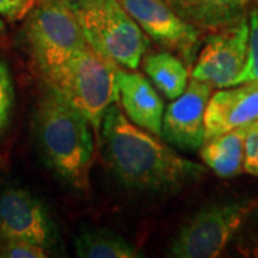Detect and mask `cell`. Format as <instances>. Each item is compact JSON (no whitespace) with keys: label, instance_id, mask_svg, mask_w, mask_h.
Returning <instances> with one entry per match:
<instances>
[{"label":"cell","instance_id":"cell-6","mask_svg":"<svg viewBox=\"0 0 258 258\" xmlns=\"http://www.w3.org/2000/svg\"><path fill=\"white\" fill-rule=\"evenodd\" d=\"M255 201L232 198L214 201L201 207L181 225L169 245V255L176 258H214L221 255Z\"/></svg>","mask_w":258,"mask_h":258},{"label":"cell","instance_id":"cell-13","mask_svg":"<svg viewBox=\"0 0 258 258\" xmlns=\"http://www.w3.org/2000/svg\"><path fill=\"white\" fill-rule=\"evenodd\" d=\"M179 18L201 32H215L248 18L257 0H165Z\"/></svg>","mask_w":258,"mask_h":258},{"label":"cell","instance_id":"cell-20","mask_svg":"<svg viewBox=\"0 0 258 258\" xmlns=\"http://www.w3.org/2000/svg\"><path fill=\"white\" fill-rule=\"evenodd\" d=\"M244 171L258 178V122L247 129L244 141Z\"/></svg>","mask_w":258,"mask_h":258},{"label":"cell","instance_id":"cell-17","mask_svg":"<svg viewBox=\"0 0 258 258\" xmlns=\"http://www.w3.org/2000/svg\"><path fill=\"white\" fill-rule=\"evenodd\" d=\"M249 47L248 60L244 72L241 74L238 83L258 82V0L248 13Z\"/></svg>","mask_w":258,"mask_h":258},{"label":"cell","instance_id":"cell-3","mask_svg":"<svg viewBox=\"0 0 258 258\" xmlns=\"http://www.w3.org/2000/svg\"><path fill=\"white\" fill-rule=\"evenodd\" d=\"M119 68L88 46L43 74V78L46 86L82 112L98 132L105 111L119 101Z\"/></svg>","mask_w":258,"mask_h":258},{"label":"cell","instance_id":"cell-15","mask_svg":"<svg viewBox=\"0 0 258 258\" xmlns=\"http://www.w3.org/2000/svg\"><path fill=\"white\" fill-rule=\"evenodd\" d=\"M74 247L79 258L142 257L134 244L108 228L82 227L74 238Z\"/></svg>","mask_w":258,"mask_h":258},{"label":"cell","instance_id":"cell-14","mask_svg":"<svg viewBox=\"0 0 258 258\" xmlns=\"http://www.w3.org/2000/svg\"><path fill=\"white\" fill-rule=\"evenodd\" d=\"M247 129L248 126L231 129L204 141L200 148L201 159L215 175L232 178L244 171V141Z\"/></svg>","mask_w":258,"mask_h":258},{"label":"cell","instance_id":"cell-7","mask_svg":"<svg viewBox=\"0 0 258 258\" xmlns=\"http://www.w3.org/2000/svg\"><path fill=\"white\" fill-rule=\"evenodd\" d=\"M248 18L211 32L194 62L191 78L220 89L238 85L248 60Z\"/></svg>","mask_w":258,"mask_h":258},{"label":"cell","instance_id":"cell-23","mask_svg":"<svg viewBox=\"0 0 258 258\" xmlns=\"http://www.w3.org/2000/svg\"><path fill=\"white\" fill-rule=\"evenodd\" d=\"M5 32H6V28H5V22H3V18L0 16V39L5 36Z\"/></svg>","mask_w":258,"mask_h":258},{"label":"cell","instance_id":"cell-9","mask_svg":"<svg viewBox=\"0 0 258 258\" xmlns=\"http://www.w3.org/2000/svg\"><path fill=\"white\" fill-rule=\"evenodd\" d=\"M119 3L152 40L192 68L201 43L200 29L179 18L165 0H119Z\"/></svg>","mask_w":258,"mask_h":258},{"label":"cell","instance_id":"cell-12","mask_svg":"<svg viewBox=\"0 0 258 258\" xmlns=\"http://www.w3.org/2000/svg\"><path fill=\"white\" fill-rule=\"evenodd\" d=\"M118 88L125 115L139 128L161 137L164 101L152 83L138 72L118 71Z\"/></svg>","mask_w":258,"mask_h":258},{"label":"cell","instance_id":"cell-16","mask_svg":"<svg viewBox=\"0 0 258 258\" xmlns=\"http://www.w3.org/2000/svg\"><path fill=\"white\" fill-rule=\"evenodd\" d=\"M144 71L168 99H175L189 82V66L172 52H155L144 59Z\"/></svg>","mask_w":258,"mask_h":258},{"label":"cell","instance_id":"cell-11","mask_svg":"<svg viewBox=\"0 0 258 258\" xmlns=\"http://www.w3.org/2000/svg\"><path fill=\"white\" fill-rule=\"evenodd\" d=\"M258 122V82L221 88L205 108V139ZM204 139V141H205Z\"/></svg>","mask_w":258,"mask_h":258},{"label":"cell","instance_id":"cell-10","mask_svg":"<svg viewBox=\"0 0 258 258\" xmlns=\"http://www.w3.org/2000/svg\"><path fill=\"white\" fill-rule=\"evenodd\" d=\"M210 83L191 79L184 92L164 112L161 138L182 151H198L205 139V108L211 96Z\"/></svg>","mask_w":258,"mask_h":258},{"label":"cell","instance_id":"cell-5","mask_svg":"<svg viewBox=\"0 0 258 258\" xmlns=\"http://www.w3.org/2000/svg\"><path fill=\"white\" fill-rule=\"evenodd\" d=\"M23 19V37L42 75L89 46L66 0H35Z\"/></svg>","mask_w":258,"mask_h":258},{"label":"cell","instance_id":"cell-4","mask_svg":"<svg viewBox=\"0 0 258 258\" xmlns=\"http://www.w3.org/2000/svg\"><path fill=\"white\" fill-rule=\"evenodd\" d=\"M89 46L118 66L138 69L148 39L119 0H66Z\"/></svg>","mask_w":258,"mask_h":258},{"label":"cell","instance_id":"cell-2","mask_svg":"<svg viewBox=\"0 0 258 258\" xmlns=\"http://www.w3.org/2000/svg\"><path fill=\"white\" fill-rule=\"evenodd\" d=\"M42 158L60 182L86 191L93 159L92 125L82 112L46 86L33 116Z\"/></svg>","mask_w":258,"mask_h":258},{"label":"cell","instance_id":"cell-8","mask_svg":"<svg viewBox=\"0 0 258 258\" xmlns=\"http://www.w3.org/2000/svg\"><path fill=\"white\" fill-rule=\"evenodd\" d=\"M0 237L28 241L50 249L59 238L46 204L20 186L0 188Z\"/></svg>","mask_w":258,"mask_h":258},{"label":"cell","instance_id":"cell-19","mask_svg":"<svg viewBox=\"0 0 258 258\" xmlns=\"http://www.w3.org/2000/svg\"><path fill=\"white\" fill-rule=\"evenodd\" d=\"M49 249L28 241L13 240L0 237V257L2 258H45Z\"/></svg>","mask_w":258,"mask_h":258},{"label":"cell","instance_id":"cell-21","mask_svg":"<svg viewBox=\"0 0 258 258\" xmlns=\"http://www.w3.org/2000/svg\"><path fill=\"white\" fill-rule=\"evenodd\" d=\"M241 228L245 230L244 237L241 240V249L245 255L258 257V207L249 212Z\"/></svg>","mask_w":258,"mask_h":258},{"label":"cell","instance_id":"cell-1","mask_svg":"<svg viewBox=\"0 0 258 258\" xmlns=\"http://www.w3.org/2000/svg\"><path fill=\"white\" fill-rule=\"evenodd\" d=\"M102 155L120 184L141 192H176L201 179L205 166L181 157L158 135L128 119L118 102L101 123Z\"/></svg>","mask_w":258,"mask_h":258},{"label":"cell","instance_id":"cell-22","mask_svg":"<svg viewBox=\"0 0 258 258\" xmlns=\"http://www.w3.org/2000/svg\"><path fill=\"white\" fill-rule=\"evenodd\" d=\"M35 0H0V16L8 20L22 19Z\"/></svg>","mask_w":258,"mask_h":258},{"label":"cell","instance_id":"cell-18","mask_svg":"<svg viewBox=\"0 0 258 258\" xmlns=\"http://www.w3.org/2000/svg\"><path fill=\"white\" fill-rule=\"evenodd\" d=\"M15 105V86L8 63L0 59V135L8 129Z\"/></svg>","mask_w":258,"mask_h":258}]
</instances>
